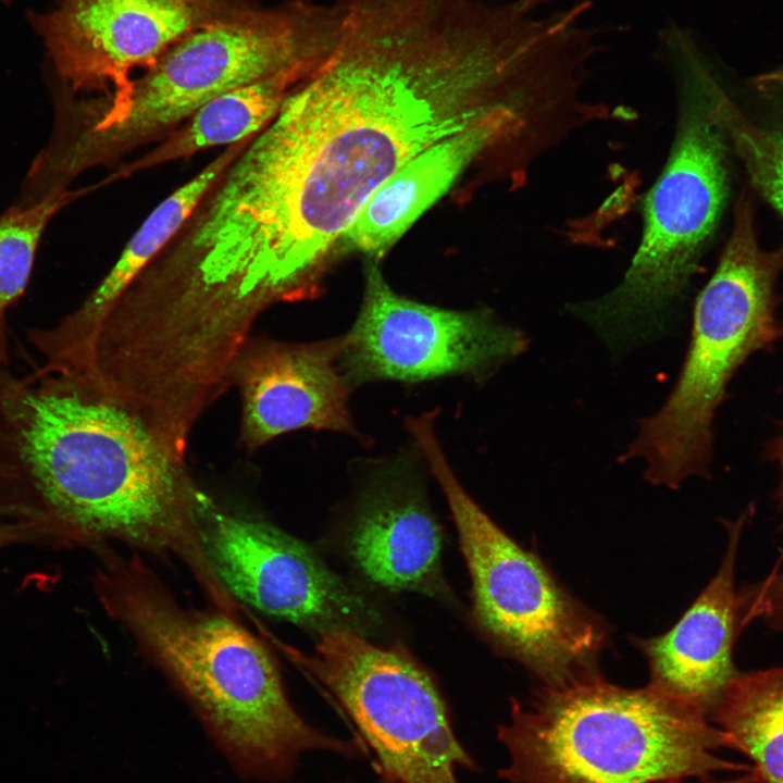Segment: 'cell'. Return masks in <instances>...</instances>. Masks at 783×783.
I'll return each mask as SVG.
<instances>
[{
    "label": "cell",
    "mask_w": 783,
    "mask_h": 783,
    "mask_svg": "<svg viewBox=\"0 0 783 783\" xmlns=\"http://www.w3.org/2000/svg\"><path fill=\"white\" fill-rule=\"evenodd\" d=\"M511 107L472 57L315 65L198 202L190 247L246 294L270 304L303 299L380 186L428 147Z\"/></svg>",
    "instance_id": "6da1fadb"
},
{
    "label": "cell",
    "mask_w": 783,
    "mask_h": 783,
    "mask_svg": "<svg viewBox=\"0 0 783 783\" xmlns=\"http://www.w3.org/2000/svg\"><path fill=\"white\" fill-rule=\"evenodd\" d=\"M185 458L89 373L0 363V521L40 545L115 538L181 556L204 588L215 576L198 518L210 502Z\"/></svg>",
    "instance_id": "7a4b0ae2"
},
{
    "label": "cell",
    "mask_w": 783,
    "mask_h": 783,
    "mask_svg": "<svg viewBox=\"0 0 783 783\" xmlns=\"http://www.w3.org/2000/svg\"><path fill=\"white\" fill-rule=\"evenodd\" d=\"M104 609L187 700L236 774L284 783L309 751L365 754L309 724L294 708L265 646L233 616L182 607L138 560L107 559L96 575Z\"/></svg>",
    "instance_id": "3957f363"
},
{
    "label": "cell",
    "mask_w": 783,
    "mask_h": 783,
    "mask_svg": "<svg viewBox=\"0 0 783 783\" xmlns=\"http://www.w3.org/2000/svg\"><path fill=\"white\" fill-rule=\"evenodd\" d=\"M509 783H671L750 771L720 758L723 733L701 711L652 685L624 688L594 668L511 700L499 725Z\"/></svg>",
    "instance_id": "277c9868"
},
{
    "label": "cell",
    "mask_w": 783,
    "mask_h": 783,
    "mask_svg": "<svg viewBox=\"0 0 783 783\" xmlns=\"http://www.w3.org/2000/svg\"><path fill=\"white\" fill-rule=\"evenodd\" d=\"M313 16L300 5L256 3L187 35L134 78L114 107L90 103L62 130L58 156L73 176L115 165L166 137L210 100L275 74L314 64Z\"/></svg>",
    "instance_id": "5b68a950"
},
{
    "label": "cell",
    "mask_w": 783,
    "mask_h": 783,
    "mask_svg": "<svg viewBox=\"0 0 783 783\" xmlns=\"http://www.w3.org/2000/svg\"><path fill=\"white\" fill-rule=\"evenodd\" d=\"M783 246L763 250L751 202L743 192L731 236L718 266L697 297L687 353L661 408L638 422L621 461H645L644 476L678 488L691 476H707L712 460L716 411L739 366L783 337L776 316L775 283Z\"/></svg>",
    "instance_id": "8992f818"
},
{
    "label": "cell",
    "mask_w": 783,
    "mask_h": 783,
    "mask_svg": "<svg viewBox=\"0 0 783 783\" xmlns=\"http://www.w3.org/2000/svg\"><path fill=\"white\" fill-rule=\"evenodd\" d=\"M688 75L667 164L644 204V232L625 275L608 294L572 304L614 352L670 330L698 257L726 197L725 136L713 115L701 64Z\"/></svg>",
    "instance_id": "52a82bcc"
},
{
    "label": "cell",
    "mask_w": 783,
    "mask_h": 783,
    "mask_svg": "<svg viewBox=\"0 0 783 783\" xmlns=\"http://www.w3.org/2000/svg\"><path fill=\"white\" fill-rule=\"evenodd\" d=\"M434 419L408 430L438 482L472 580L473 617L501 651L542 683L594 668L607 627L556 580L542 559L508 536L470 497L438 444Z\"/></svg>",
    "instance_id": "ba28073f"
},
{
    "label": "cell",
    "mask_w": 783,
    "mask_h": 783,
    "mask_svg": "<svg viewBox=\"0 0 783 783\" xmlns=\"http://www.w3.org/2000/svg\"><path fill=\"white\" fill-rule=\"evenodd\" d=\"M288 654L338 700L393 783H459L476 765L457 738L432 678L401 647L348 629L320 633L312 655Z\"/></svg>",
    "instance_id": "9c48e42d"
},
{
    "label": "cell",
    "mask_w": 783,
    "mask_h": 783,
    "mask_svg": "<svg viewBox=\"0 0 783 783\" xmlns=\"http://www.w3.org/2000/svg\"><path fill=\"white\" fill-rule=\"evenodd\" d=\"M361 308L340 337L339 365L351 387L376 380L487 377L529 347L526 334L487 311H455L396 294L370 263Z\"/></svg>",
    "instance_id": "30bf717a"
},
{
    "label": "cell",
    "mask_w": 783,
    "mask_h": 783,
    "mask_svg": "<svg viewBox=\"0 0 783 783\" xmlns=\"http://www.w3.org/2000/svg\"><path fill=\"white\" fill-rule=\"evenodd\" d=\"M252 0H57L27 12L59 84L69 91L101 92L105 107L121 103L133 72L152 66L192 32Z\"/></svg>",
    "instance_id": "8fae6325"
},
{
    "label": "cell",
    "mask_w": 783,
    "mask_h": 783,
    "mask_svg": "<svg viewBox=\"0 0 783 783\" xmlns=\"http://www.w3.org/2000/svg\"><path fill=\"white\" fill-rule=\"evenodd\" d=\"M199 543L228 595L259 611L316 630L365 636L380 616L306 544L263 520L221 511L198 518Z\"/></svg>",
    "instance_id": "7c38bea8"
},
{
    "label": "cell",
    "mask_w": 783,
    "mask_h": 783,
    "mask_svg": "<svg viewBox=\"0 0 783 783\" xmlns=\"http://www.w3.org/2000/svg\"><path fill=\"white\" fill-rule=\"evenodd\" d=\"M340 338L290 343L250 336L232 371L241 402L240 443L254 452L301 428L355 434Z\"/></svg>",
    "instance_id": "4fadbf2b"
},
{
    "label": "cell",
    "mask_w": 783,
    "mask_h": 783,
    "mask_svg": "<svg viewBox=\"0 0 783 783\" xmlns=\"http://www.w3.org/2000/svg\"><path fill=\"white\" fill-rule=\"evenodd\" d=\"M743 525L744 517L728 523L729 544L718 572L673 627L634 639L647 659L649 684L708 718L738 673L732 658L741 629L734 568Z\"/></svg>",
    "instance_id": "5bb4252c"
},
{
    "label": "cell",
    "mask_w": 783,
    "mask_h": 783,
    "mask_svg": "<svg viewBox=\"0 0 783 783\" xmlns=\"http://www.w3.org/2000/svg\"><path fill=\"white\" fill-rule=\"evenodd\" d=\"M364 494L348 552L362 574L394 592H443L442 532L422 493L400 464L385 469Z\"/></svg>",
    "instance_id": "9a60e30c"
},
{
    "label": "cell",
    "mask_w": 783,
    "mask_h": 783,
    "mask_svg": "<svg viewBox=\"0 0 783 783\" xmlns=\"http://www.w3.org/2000/svg\"><path fill=\"white\" fill-rule=\"evenodd\" d=\"M253 136L227 146L197 175L176 188L147 216L115 264L82 304L48 328L28 331V340L45 363L82 369L108 312L133 279L174 237L200 199Z\"/></svg>",
    "instance_id": "2e32d148"
},
{
    "label": "cell",
    "mask_w": 783,
    "mask_h": 783,
    "mask_svg": "<svg viewBox=\"0 0 783 783\" xmlns=\"http://www.w3.org/2000/svg\"><path fill=\"white\" fill-rule=\"evenodd\" d=\"M520 109L502 110L408 161L370 197L340 244L383 256L474 159L521 122Z\"/></svg>",
    "instance_id": "e0dca14e"
},
{
    "label": "cell",
    "mask_w": 783,
    "mask_h": 783,
    "mask_svg": "<svg viewBox=\"0 0 783 783\" xmlns=\"http://www.w3.org/2000/svg\"><path fill=\"white\" fill-rule=\"evenodd\" d=\"M311 70L312 66L288 70L220 95L199 108L157 147L116 167L108 178L99 182L100 185L257 135L273 120L289 91Z\"/></svg>",
    "instance_id": "ac0fdd59"
},
{
    "label": "cell",
    "mask_w": 783,
    "mask_h": 783,
    "mask_svg": "<svg viewBox=\"0 0 783 783\" xmlns=\"http://www.w3.org/2000/svg\"><path fill=\"white\" fill-rule=\"evenodd\" d=\"M709 719L725 747L750 760L758 783H783V667L738 672Z\"/></svg>",
    "instance_id": "d6986e66"
},
{
    "label": "cell",
    "mask_w": 783,
    "mask_h": 783,
    "mask_svg": "<svg viewBox=\"0 0 783 783\" xmlns=\"http://www.w3.org/2000/svg\"><path fill=\"white\" fill-rule=\"evenodd\" d=\"M94 187L60 190L29 204L14 203L0 214V363L9 365L7 313L30 278L39 243L51 219Z\"/></svg>",
    "instance_id": "ffe728a7"
},
{
    "label": "cell",
    "mask_w": 783,
    "mask_h": 783,
    "mask_svg": "<svg viewBox=\"0 0 783 783\" xmlns=\"http://www.w3.org/2000/svg\"><path fill=\"white\" fill-rule=\"evenodd\" d=\"M714 117L739 158L754 188L783 216V123L763 125L746 117L706 73Z\"/></svg>",
    "instance_id": "44dd1931"
},
{
    "label": "cell",
    "mask_w": 783,
    "mask_h": 783,
    "mask_svg": "<svg viewBox=\"0 0 783 783\" xmlns=\"http://www.w3.org/2000/svg\"><path fill=\"white\" fill-rule=\"evenodd\" d=\"M739 598V626L761 618L770 626L783 632V573H775L763 582L751 585Z\"/></svg>",
    "instance_id": "7402d4cb"
},
{
    "label": "cell",
    "mask_w": 783,
    "mask_h": 783,
    "mask_svg": "<svg viewBox=\"0 0 783 783\" xmlns=\"http://www.w3.org/2000/svg\"><path fill=\"white\" fill-rule=\"evenodd\" d=\"M16 544L39 545L37 538L29 532L0 521V548Z\"/></svg>",
    "instance_id": "603a6c76"
},
{
    "label": "cell",
    "mask_w": 783,
    "mask_h": 783,
    "mask_svg": "<svg viewBox=\"0 0 783 783\" xmlns=\"http://www.w3.org/2000/svg\"><path fill=\"white\" fill-rule=\"evenodd\" d=\"M768 455L770 459L776 462L781 471V504L783 509V432L780 433L768 445Z\"/></svg>",
    "instance_id": "cb8c5ba5"
},
{
    "label": "cell",
    "mask_w": 783,
    "mask_h": 783,
    "mask_svg": "<svg viewBox=\"0 0 783 783\" xmlns=\"http://www.w3.org/2000/svg\"><path fill=\"white\" fill-rule=\"evenodd\" d=\"M671 783H683L682 781L671 782ZM700 783H758L755 779V776L749 771L748 773L737 776L734 779L723 780V781H701Z\"/></svg>",
    "instance_id": "d4e9b609"
},
{
    "label": "cell",
    "mask_w": 783,
    "mask_h": 783,
    "mask_svg": "<svg viewBox=\"0 0 783 783\" xmlns=\"http://www.w3.org/2000/svg\"><path fill=\"white\" fill-rule=\"evenodd\" d=\"M0 1L3 2V3H5V4H11L14 0H0Z\"/></svg>",
    "instance_id": "484cf974"
},
{
    "label": "cell",
    "mask_w": 783,
    "mask_h": 783,
    "mask_svg": "<svg viewBox=\"0 0 783 783\" xmlns=\"http://www.w3.org/2000/svg\"><path fill=\"white\" fill-rule=\"evenodd\" d=\"M382 783H393V782H389V781H387V780H384V782H382Z\"/></svg>",
    "instance_id": "4316f807"
}]
</instances>
